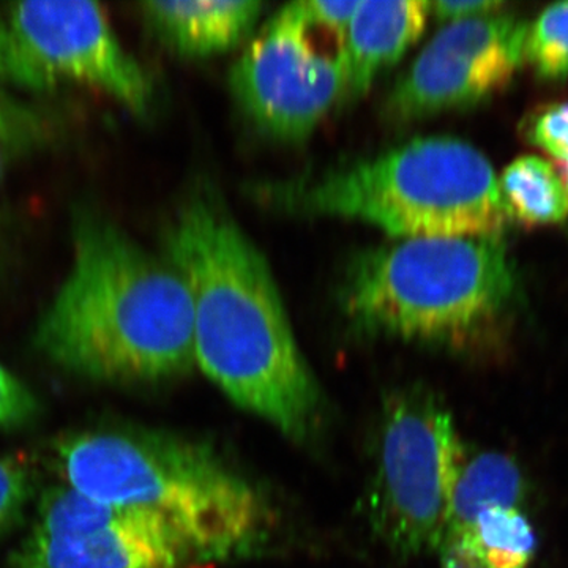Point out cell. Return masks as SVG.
<instances>
[{
    "mask_svg": "<svg viewBox=\"0 0 568 568\" xmlns=\"http://www.w3.org/2000/svg\"><path fill=\"white\" fill-rule=\"evenodd\" d=\"M163 257L192 294L194 362L205 376L283 435L308 437L321 405L315 377L271 265L211 186L178 209Z\"/></svg>",
    "mask_w": 568,
    "mask_h": 568,
    "instance_id": "6da1fadb",
    "label": "cell"
},
{
    "mask_svg": "<svg viewBox=\"0 0 568 568\" xmlns=\"http://www.w3.org/2000/svg\"><path fill=\"white\" fill-rule=\"evenodd\" d=\"M36 345L85 379H173L196 365L192 294L164 257L99 213L80 212L73 261L41 316Z\"/></svg>",
    "mask_w": 568,
    "mask_h": 568,
    "instance_id": "7a4b0ae2",
    "label": "cell"
},
{
    "mask_svg": "<svg viewBox=\"0 0 568 568\" xmlns=\"http://www.w3.org/2000/svg\"><path fill=\"white\" fill-rule=\"evenodd\" d=\"M52 470L63 485L108 506L151 511L201 558L250 551L267 529L256 489L211 448L133 426H102L52 440Z\"/></svg>",
    "mask_w": 568,
    "mask_h": 568,
    "instance_id": "3957f363",
    "label": "cell"
},
{
    "mask_svg": "<svg viewBox=\"0 0 568 568\" xmlns=\"http://www.w3.org/2000/svg\"><path fill=\"white\" fill-rule=\"evenodd\" d=\"M248 192L274 211L357 220L402 241L499 235L510 219L487 156L447 136L416 138L315 175L253 183Z\"/></svg>",
    "mask_w": 568,
    "mask_h": 568,
    "instance_id": "277c9868",
    "label": "cell"
},
{
    "mask_svg": "<svg viewBox=\"0 0 568 568\" xmlns=\"http://www.w3.org/2000/svg\"><path fill=\"white\" fill-rule=\"evenodd\" d=\"M515 291L499 235L405 239L358 254L342 284L357 328L407 342H459L485 327Z\"/></svg>",
    "mask_w": 568,
    "mask_h": 568,
    "instance_id": "5b68a950",
    "label": "cell"
},
{
    "mask_svg": "<svg viewBox=\"0 0 568 568\" xmlns=\"http://www.w3.org/2000/svg\"><path fill=\"white\" fill-rule=\"evenodd\" d=\"M463 466L454 417L436 395L409 388L388 398L368 517L395 556L439 549Z\"/></svg>",
    "mask_w": 568,
    "mask_h": 568,
    "instance_id": "8992f818",
    "label": "cell"
},
{
    "mask_svg": "<svg viewBox=\"0 0 568 568\" xmlns=\"http://www.w3.org/2000/svg\"><path fill=\"white\" fill-rule=\"evenodd\" d=\"M0 81L29 92L93 89L145 115L153 103L148 71L123 48L100 3H10L0 10Z\"/></svg>",
    "mask_w": 568,
    "mask_h": 568,
    "instance_id": "52a82bcc",
    "label": "cell"
},
{
    "mask_svg": "<svg viewBox=\"0 0 568 568\" xmlns=\"http://www.w3.org/2000/svg\"><path fill=\"white\" fill-rule=\"evenodd\" d=\"M164 519L108 506L58 485L41 496L36 525L11 568H207Z\"/></svg>",
    "mask_w": 568,
    "mask_h": 568,
    "instance_id": "ba28073f",
    "label": "cell"
},
{
    "mask_svg": "<svg viewBox=\"0 0 568 568\" xmlns=\"http://www.w3.org/2000/svg\"><path fill=\"white\" fill-rule=\"evenodd\" d=\"M230 88L257 132L301 142L342 103L345 71L339 51H317L308 26L284 7L234 63Z\"/></svg>",
    "mask_w": 568,
    "mask_h": 568,
    "instance_id": "9c48e42d",
    "label": "cell"
},
{
    "mask_svg": "<svg viewBox=\"0 0 568 568\" xmlns=\"http://www.w3.org/2000/svg\"><path fill=\"white\" fill-rule=\"evenodd\" d=\"M528 28L506 13L448 22L392 89L388 119L420 121L481 102L506 88L526 62Z\"/></svg>",
    "mask_w": 568,
    "mask_h": 568,
    "instance_id": "30bf717a",
    "label": "cell"
},
{
    "mask_svg": "<svg viewBox=\"0 0 568 568\" xmlns=\"http://www.w3.org/2000/svg\"><path fill=\"white\" fill-rule=\"evenodd\" d=\"M428 2H361L339 48L345 89L342 102L364 97L381 71L405 55L425 31Z\"/></svg>",
    "mask_w": 568,
    "mask_h": 568,
    "instance_id": "8fae6325",
    "label": "cell"
},
{
    "mask_svg": "<svg viewBox=\"0 0 568 568\" xmlns=\"http://www.w3.org/2000/svg\"><path fill=\"white\" fill-rule=\"evenodd\" d=\"M142 18L168 48L183 58L203 59L239 47L252 33L264 3L254 0L215 2H144Z\"/></svg>",
    "mask_w": 568,
    "mask_h": 568,
    "instance_id": "7c38bea8",
    "label": "cell"
},
{
    "mask_svg": "<svg viewBox=\"0 0 568 568\" xmlns=\"http://www.w3.org/2000/svg\"><path fill=\"white\" fill-rule=\"evenodd\" d=\"M437 551L443 568H529L537 536L521 508L493 507L447 529Z\"/></svg>",
    "mask_w": 568,
    "mask_h": 568,
    "instance_id": "4fadbf2b",
    "label": "cell"
},
{
    "mask_svg": "<svg viewBox=\"0 0 568 568\" xmlns=\"http://www.w3.org/2000/svg\"><path fill=\"white\" fill-rule=\"evenodd\" d=\"M525 495V478L514 459L497 452L478 455L459 474L446 530L473 521L487 508H519Z\"/></svg>",
    "mask_w": 568,
    "mask_h": 568,
    "instance_id": "5bb4252c",
    "label": "cell"
},
{
    "mask_svg": "<svg viewBox=\"0 0 568 568\" xmlns=\"http://www.w3.org/2000/svg\"><path fill=\"white\" fill-rule=\"evenodd\" d=\"M510 216L530 224L560 223L568 216V190L555 164L540 156H521L499 179Z\"/></svg>",
    "mask_w": 568,
    "mask_h": 568,
    "instance_id": "9a60e30c",
    "label": "cell"
},
{
    "mask_svg": "<svg viewBox=\"0 0 568 568\" xmlns=\"http://www.w3.org/2000/svg\"><path fill=\"white\" fill-rule=\"evenodd\" d=\"M526 62L540 77L559 80L568 74V2L541 11L528 28Z\"/></svg>",
    "mask_w": 568,
    "mask_h": 568,
    "instance_id": "2e32d148",
    "label": "cell"
},
{
    "mask_svg": "<svg viewBox=\"0 0 568 568\" xmlns=\"http://www.w3.org/2000/svg\"><path fill=\"white\" fill-rule=\"evenodd\" d=\"M33 489V469L24 455L0 457V537L20 521Z\"/></svg>",
    "mask_w": 568,
    "mask_h": 568,
    "instance_id": "e0dca14e",
    "label": "cell"
},
{
    "mask_svg": "<svg viewBox=\"0 0 568 568\" xmlns=\"http://www.w3.org/2000/svg\"><path fill=\"white\" fill-rule=\"evenodd\" d=\"M529 141L551 156L568 190V103L551 104L534 115Z\"/></svg>",
    "mask_w": 568,
    "mask_h": 568,
    "instance_id": "ac0fdd59",
    "label": "cell"
},
{
    "mask_svg": "<svg viewBox=\"0 0 568 568\" xmlns=\"http://www.w3.org/2000/svg\"><path fill=\"white\" fill-rule=\"evenodd\" d=\"M39 413V402L18 377L0 364V429L28 424Z\"/></svg>",
    "mask_w": 568,
    "mask_h": 568,
    "instance_id": "d6986e66",
    "label": "cell"
},
{
    "mask_svg": "<svg viewBox=\"0 0 568 568\" xmlns=\"http://www.w3.org/2000/svg\"><path fill=\"white\" fill-rule=\"evenodd\" d=\"M361 2H323V0H304L286 6V9L310 29L324 28L338 33L345 39L347 26L353 21Z\"/></svg>",
    "mask_w": 568,
    "mask_h": 568,
    "instance_id": "ffe728a7",
    "label": "cell"
},
{
    "mask_svg": "<svg viewBox=\"0 0 568 568\" xmlns=\"http://www.w3.org/2000/svg\"><path fill=\"white\" fill-rule=\"evenodd\" d=\"M506 3L499 0H437L428 2L429 13L437 20L457 22L473 20V18L489 17L503 13Z\"/></svg>",
    "mask_w": 568,
    "mask_h": 568,
    "instance_id": "44dd1931",
    "label": "cell"
},
{
    "mask_svg": "<svg viewBox=\"0 0 568 568\" xmlns=\"http://www.w3.org/2000/svg\"><path fill=\"white\" fill-rule=\"evenodd\" d=\"M13 152V123L10 122L7 111L0 106V181L6 174Z\"/></svg>",
    "mask_w": 568,
    "mask_h": 568,
    "instance_id": "7402d4cb",
    "label": "cell"
}]
</instances>
